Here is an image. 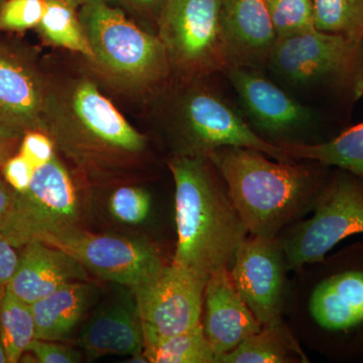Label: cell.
I'll use <instances>...</instances> for the list:
<instances>
[{
    "mask_svg": "<svg viewBox=\"0 0 363 363\" xmlns=\"http://www.w3.org/2000/svg\"><path fill=\"white\" fill-rule=\"evenodd\" d=\"M295 272L285 314L298 342L329 362H362L363 242Z\"/></svg>",
    "mask_w": 363,
    "mask_h": 363,
    "instance_id": "1",
    "label": "cell"
},
{
    "mask_svg": "<svg viewBox=\"0 0 363 363\" xmlns=\"http://www.w3.org/2000/svg\"><path fill=\"white\" fill-rule=\"evenodd\" d=\"M43 131L56 150L94 176L128 169L147 147V136L84 76L60 81L49 78Z\"/></svg>",
    "mask_w": 363,
    "mask_h": 363,
    "instance_id": "2",
    "label": "cell"
},
{
    "mask_svg": "<svg viewBox=\"0 0 363 363\" xmlns=\"http://www.w3.org/2000/svg\"><path fill=\"white\" fill-rule=\"evenodd\" d=\"M250 235L277 238L312 211L331 173L317 162L269 160L259 150L222 147L207 155Z\"/></svg>",
    "mask_w": 363,
    "mask_h": 363,
    "instance_id": "3",
    "label": "cell"
},
{
    "mask_svg": "<svg viewBox=\"0 0 363 363\" xmlns=\"http://www.w3.org/2000/svg\"><path fill=\"white\" fill-rule=\"evenodd\" d=\"M178 241L172 262L207 279L230 269L248 229L209 157L174 156Z\"/></svg>",
    "mask_w": 363,
    "mask_h": 363,
    "instance_id": "4",
    "label": "cell"
},
{
    "mask_svg": "<svg viewBox=\"0 0 363 363\" xmlns=\"http://www.w3.org/2000/svg\"><path fill=\"white\" fill-rule=\"evenodd\" d=\"M78 16L92 51L90 63L107 80L138 93L169 87L171 66L156 33L104 0H88Z\"/></svg>",
    "mask_w": 363,
    "mask_h": 363,
    "instance_id": "5",
    "label": "cell"
},
{
    "mask_svg": "<svg viewBox=\"0 0 363 363\" xmlns=\"http://www.w3.org/2000/svg\"><path fill=\"white\" fill-rule=\"evenodd\" d=\"M205 78L178 82L168 105L167 124L174 156L206 157L222 147L259 150L272 160L292 162L279 145L267 142Z\"/></svg>",
    "mask_w": 363,
    "mask_h": 363,
    "instance_id": "6",
    "label": "cell"
},
{
    "mask_svg": "<svg viewBox=\"0 0 363 363\" xmlns=\"http://www.w3.org/2000/svg\"><path fill=\"white\" fill-rule=\"evenodd\" d=\"M267 68L293 87L322 91L351 106L363 96V39L317 30L279 39Z\"/></svg>",
    "mask_w": 363,
    "mask_h": 363,
    "instance_id": "7",
    "label": "cell"
},
{
    "mask_svg": "<svg viewBox=\"0 0 363 363\" xmlns=\"http://www.w3.org/2000/svg\"><path fill=\"white\" fill-rule=\"evenodd\" d=\"M313 215L279 234L289 271L323 259L339 242L363 233V182L344 169H331Z\"/></svg>",
    "mask_w": 363,
    "mask_h": 363,
    "instance_id": "8",
    "label": "cell"
},
{
    "mask_svg": "<svg viewBox=\"0 0 363 363\" xmlns=\"http://www.w3.org/2000/svg\"><path fill=\"white\" fill-rule=\"evenodd\" d=\"M220 9L221 0H164L157 35L176 82L207 78L228 69Z\"/></svg>",
    "mask_w": 363,
    "mask_h": 363,
    "instance_id": "9",
    "label": "cell"
},
{
    "mask_svg": "<svg viewBox=\"0 0 363 363\" xmlns=\"http://www.w3.org/2000/svg\"><path fill=\"white\" fill-rule=\"evenodd\" d=\"M79 200L70 172L58 157L33 172L23 192H14L0 231L16 248L33 241L45 242L77 227Z\"/></svg>",
    "mask_w": 363,
    "mask_h": 363,
    "instance_id": "10",
    "label": "cell"
},
{
    "mask_svg": "<svg viewBox=\"0 0 363 363\" xmlns=\"http://www.w3.org/2000/svg\"><path fill=\"white\" fill-rule=\"evenodd\" d=\"M45 243L69 253L98 278L131 289L164 264L159 250L147 241L86 233L78 226L51 236Z\"/></svg>",
    "mask_w": 363,
    "mask_h": 363,
    "instance_id": "11",
    "label": "cell"
},
{
    "mask_svg": "<svg viewBox=\"0 0 363 363\" xmlns=\"http://www.w3.org/2000/svg\"><path fill=\"white\" fill-rule=\"evenodd\" d=\"M206 279L171 262L133 288L143 330L174 335L201 324Z\"/></svg>",
    "mask_w": 363,
    "mask_h": 363,
    "instance_id": "12",
    "label": "cell"
},
{
    "mask_svg": "<svg viewBox=\"0 0 363 363\" xmlns=\"http://www.w3.org/2000/svg\"><path fill=\"white\" fill-rule=\"evenodd\" d=\"M229 271L241 298L262 327L285 321L290 281L279 238L248 236Z\"/></svg>",
    "mask_w": 363,
    "mask_h": 363,
    "instance_id": "13",
    "label": "cell"
},
{
    "mask_svg": "<svg viewBox=\"0 0 363 363\" xmlns=\"http://www.w3.org/2000/svg\"><path fill=\"white\" fill-rule=\"evenodd\" d=\"M223 74L238 94L243 116L264 140L271 138L276 145L290 143L291 138L317 123L316 112L267 78L262 70L233 67Z\"/></svg>",
    "mask_w": 363,
    "mask_h": 363,
    "instance_id": "14",
    "label": "cell"
},
{
    "mask_svg": "<svg viewBox=\"0 0 363 363\" xmlns=\"http://www.w3.org/2000/svg\"><path fill=\"white\" fill-rule=\"evenodd\" d=\"M49 78L35 60L0 40V124L26 133L43 131Z\"/></svg>",
    "mask_w": 363,
    "mask_h": 363,
    "instance_id": "15",
    "label": "cell"
},
{
    "mask_svg": "<svg viewBox=\"0 0 363 363\" xmlns=\"http://www.w3.org/2000/svg\"><path fill=\"white\" fill-rule=\"evenodd\" d=\"M220 23L228 68H267L279 38L266 0H221Z\"/></svg>",
    "mask_w": 363,
    "mask_h": 363,
    "instance_id": "16",
    "label": "cell"
},
{
    "mask_svg": "<svg viewBox=\"0 0 363 363\" xmlns=\"http://www.w3.org/2000/svg\"><path fill=\"white\" fill-rule=\"evenodd\" d=\"M201 324L216 358L262 330V324L234 285L228 267L219 269L207 279Z\"/></svg>",
    "mask_w": 363,
    "mask_h": 363,
    "instance_id": "17",
    "label": "cell"
},
{
    "mask_svg": "<svg viewBox=\"0 0 363 363\" xmlns=\"http://www.w3.org/2000/svg\"><path fill=\"white\" fill-rule=\"evenodd\" d=\"M88 281V272L69 253L42 241L21 247L18 267L6 286L9 292L32 305L74 281Z\"/></svg>",
    "mask_w": 363,
    "mask_h": 363,
    "instance_id": "18",
    "label": "cell"
},
{
    "mask_svg": "<svg viewBox=\"0 0 363 363\" xmlns=\"http://www.w3.org/2000/svg\"><path fill=\"white\" fill-rule=\"evenodd\" d=\"M78 345L89 359L143 354V325L136 306L117 303L100 310L81 331Z\"/></svg>",
    "mask_w": 363,
    "mask_h": 363,
    "instance_id": "19",
    "label": "cell"
},
{
    "mask_svg": "<svg viewBox=\"0 0 363 363\" xmlns=\"http://www.w3.org/2000/svg\"><path fill=\"white\" fill-rule=\"evenodd\" d=\"M97 297V288L88 281L68 284L35 301L32 306L35 339L67 340Z\"/></svg>",
    "mask_w": 363,
    "mask_h": 363,
    "instance_id": "20",
    "label": "cell"
},
{
    "mask_svg": "<svg viewBox=\"0 0 363 363\" xmlns=\"http://www.w3.org/2000/svg\"><path fill=\"white\" fill-rule=\"evenodd\" d=\"M309 362L295 334L285 321L271 326L243 340L240 345L216 358V363H306Z\"/></svg>",
    "mask_w": 363,
    "mask_h": 363,
    "instance_id": "21",
    "label": "cell"
},
{
    "mask_svg": "<svg viewBox=\"0 0 363 363\" xmlns=\"http://www.w3.org/2000/svg\"><path fill=\"white\" fill-rule=\"evenodd\" d=\"M279 145L291 159L344 169L363 182V123L324 142L283 143Z\"/></svg>",
    "mask_w": 363,
    "mask_h": 363,
    "instance_id": "22",
    "label": "cell"
},
{
    "mask_svg": "<svg viewBox=\"0 0 363 363\" xmlns=\"http://www.w3.org/2000/svg\"><path fill=\"white\" fill-rule=\"evenodd\" d=\"M143 331V355L152 363H215L211 344L202 324L174 335Z\"/></svg>",
    "mask_w": 363,
    "mask_h": 363,
    "instance_id": "23",
    "label": "cell"
},
{
    "mask_svg": "<svg viewBox=\"0 0 363 363\" xmlns=\"http://www.w3.org/2000/svg\"><path fill=\"white\" fill-rule=\"evenodd\" d=\"M48 44L78 52L91 62L92 51L81 25L78 9L64 0H45L44 14L37 26Z\"/></svg>",
    "mask_w": 363,
    "mask_h": 363,
    "instance_id": "24",
    "label": "cell"
},
{
    "mask_svg": "<svg viewBox=\"0 0 363 363\" xmlns=\"http://www.w3.org/2000/svg\"><path fill=\"white\" fill-rule=\"evenodd\" d=\"M0 332L9 363L20 362L28 345L35 339L32 306L6 288L0 290Z\"/></svg>",
    "mask_w": 363,
    "mask_h": 363,
    "instance_id": "25",
    "label": "cell"
},
{
    "mask_svg": "<svg viewBox=\"0 0 363 363\" xmlns=\"http://www.w3.org/2000/svg\"><path fill=\"white\" fill-rule=\"evenodd\" d=\"M315 30L363 39V0H312Z\"/></svg>",
    "mask_w": 363,
    "mask_h": 363,
    "instance_id": "26",
    "label": "cell"
},
{
    "mask_svg": "<svg viewBox=\"0 0 363 363\" xmlns=\"http://www.w3.org/2000/svg\"><path fill=\"white\" fill-rule=\"evenodd\" d=\"M279 39L315 30L312 0H266Z\"/></svg>",
    "mask_w": 363,
    "mask_h": 363,
    "instance_id": "27",
    "label": "cell"
},
{
    "mask_svg": "<svg viewBox=\"0 0 363 363\" xmlns=\"http://www.w3.org/2000/svg\"><path fill=\"white\" fill-rule=\"evenodd\" d=\"M109 210L114 218L125 224H140L150 211V197L142 188L123 186L114 191L109 199Z\"/></svg>",
    "mask_w": 363,
    "mask_h": 363,
    "instance_id": "28",
    "label": "cell"
},
{
    "mask_svg": "<svg viewBox=\"0 0 363 363\" xmlns=\"http://www.w3.org/2000/svg\"><path fill=\"white\" fill-rule=\"evenodd\" d=\"M44 9L45 0H4L0 7V32L37 28Z\"/></svg>",
    "mask_w": 363,
    "mask_h": 363,
    "instance_id": "29",
    "label": "cell"
},
{
    "mask_svg": "<svg viewBox=\"0 0 363 363\" xmlns=\"http://www.w3.org/2000/svg\"><path fill=\"white\" fill-rule=\"evenodd\" d=\"M18 154L35 169L56 156V147L52 138L44 131L30 130L23 133L21 138Z\"/></svg>",
    "mask_w": 363,
    "mask_h": 363,
    "instance_id": "30",
    "label": "cell"
},
{
    "mask_svg": "<svg viewBox=\"0 0 363 363\" xmlns=\"http://www.w3.org/2000/svg\"><path fill=\"white\" fill-rule=\"evenodd\" d=\"M26 352H30L40 363H76L82 360L77 350L57 343V341L33 339Z\"/></svg>",
    "mask_w": 363,
    "mask_h": 363,
    "instance_id": "31",
    "label": "cell"
},
{
    "mask_svg": "<svg viewBox=\"0 0 363 363\" xmlns=\"http://www.w3.org/2000/svg\"><path fill=\"white\" fill-rule=\"evenodd\" d=\"M107 4L121 9L143 26H152L157 33V23L164 0H104Z\"/></svg>",
    "mask_w": 363,
    "mask_h": 363,
    "instance_id": "32",
    "label": "cell"
},
{
    "mask_svg": "<svg viewBox=\"0 0 363 363\" xmlns=\"http://www.w3.org/2000/svg\"><path fill=\"white\" fill-rule=\"evenodd\" d=\"M35 168L21 154L13 155L2 166L4 180L14 192H23L32 182Z\"/></svg>",
    "mask_w": 363,
    "mask_h": 363,
    "instance_id": "33",
    "label": "cell"
},
{
    "mask_svg": "<svg viewBox=\"0 0 363 363\" xmlns=\"http://www.w3.org/2000/svg\"><path fill=\"white\" fill-rule=\"evenodd\" d=\"M20 255L0 231V290L9 285L18 267Z\"/></svg>",
    "mask_w": 363,
    "mask_h": 363,
    "instance_id": "34",
    "label": "cell"
},
{
    "mask_svg": "<svg viewBox=\"0 0 363 363\" xmlns=\"http://www.w3.org/2000/svg\"><path fill=\"white\" fill-rule=\"evenodd\" d=\"M13 190L9 187V184L4 180L0 169V224L6 218L11 201H13Z\"/></svg>",
    "mask_w": 363,
    "mask_h": 363,
    "instance_id": "35",
    "label": "cell"
},
{
    "mask_svg": "<svg viewBox=\"0 0 363 363\" xmlns=\"http://www.w3.org/2000/svg\"><path fill=\"white\" fill-rule=\"evenodd\" d=\"M23 135V133H20V131L0 124V147L9 145V143H18Z\"/></svg>",
    "mask_w": 363,
    "mask_h": 363,
    "instance_id": "36",
    "label": "cell"
},
{
    "mask_svg": "<svg viewBox=\"0 0 363 363\" xmlns=\"http://www.w3.org/2000/svg\"><path fill=\"white\" fill-rule=\"evenodd\" d=\"M18 143H9V145H1L0 147V169L2 168L7 160L13 156L14 149H16Z\"/></svg>",
    "mask_w": 363,
    "mask_h": 363,
    "instance_id": "37",
    "label": "cell"
},
{
    "mask_svg": "<svg viewBox=\"0 0 363 363\" xmlns=\"http://www.w3.org/2000/svg\"><path fill=\"white\" fill-rule=\"evenodd\" d=\"M0 363H9L6 348H4V341H2L1 332H0Z\"/></svg>",
    "mask_w": 363,
    "mask_h": 363,
    "instance_id": "38",
    "label": "cell"
},
{
    "mask_svg": "<svg viewBox=\"0 0 363 363\" xmlns=\"http://www.w3.org/2000/svg\"><path fill=\"white\" fill-rule=\"evenodd\" d=\"M64 1L68 2L71 6L76 7V9H79L82 4H84L86 1L88 0H64Z\"/></svg>",
    "mask_w": 363,
    "mask_h": 363,
    "instance_id": "39",
    "label": "cell"
},
{
    "mask_svg": "<svg viewBox=\"0 0 363 363\" xmlns=\"http://www.w3.org/2000/svg\"><path fill=\"white\" fill-rule=\"evenodd\" d=\"M4 0H0V7H1L2 4H4Z\"/></svg>",
    "mask_w": 363,
    "mask_h": 363,
    "instance_id": "40",
    "label": "cell"
}]
</instances>
